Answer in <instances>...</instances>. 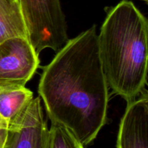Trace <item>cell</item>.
<instances>
[{"label":"cell","instance_id":"8992f818","mask_svg":"<svg viewBox=\"0 0 148 148\" xmlns=\"http://www.w3.org/2000/svg\"><path fill=\"white\" fill-rule=\"evenodd\" d=\"M138 99L127 103L119 124L116 148H148V96L146 90Z\"/></svg>","mask_w":148,"mask_h":148},{"label":"cell","instance_id":"6da1fadb","mask_svg":"<svg viewBox=\"0 0 148 148\" xmlns=\"http://www.w3.org/2000/svg\"><path fill=\"white\" fill-rule=\"evenodd\" d=\"M108 88L94 25L68 40L43 67L38 92L51 121L67 128L85 147L107 122Z\"/></svg>","mask_w":148,"mask_h":148},{"label":"cell","instance_id":"ba28073f","mask_svg":"<svg viewBox=\"0 0 148 148\" xmlns=\"http://www.w3.org/2000/svg\"><path fill=\"white\" fill-rule=\"evenodd\" d=\"M33 99V92L25 86H0V115L10 122L18 116Z\"/></svg>","mask_w":148,"mask_h":148},{"label":"cell","instance_id":"7a4b0ae2","mask_svg":"<svg viewBox=\"0 0 148 148\" xmlns=\"http://www.w3.org/2000/svg\"><path fill=\"white\" fill-rule=\"evenodd\" d=\"M98 49L108 88L127 103L147 84V20L132 1L112 7L98 34Z\"/></svg>","mask_w":148,"mask_h":148},{"label":"cell","instance_id":"5b68a950","mask_svg":"<svg viewBox=\"0 0 148 148\" xmlns=\"http://www.w3.org/2000/svg\"><path fill=\"white\" fill-rule=\"evenodd\" d=\"M49 130L40 98H33L18 116L9 122L3 148H47Z\"/></svg>","mask_w":148,"mask_h":148},{"label":"cell","instance_id":"30bf717a","mask_svg":"<svg viewBox=\"0 0 148 148\" xmlns=\"http://www.w3.org/2000/svg\"><path fill=\"white\" fill-rule=\"evenodd\" d=\"M9 123L0 115V148L4 147L8 132Z\"/></svg>","mask_w":148,"mask_h":148},{"label":"cell","instance_id":"277c9868","mask_svg":"<svg viewBox=\"0 0 148 148\" xmlns=\"http://www.w3.org/2000/svg\"><path fill=\"white\" fill-rule=\"evenodd\" d=\"M38 55L27 38H12L1 42L0 86H25L38 68Z\"/></svg>","mask_w":148,"mask_h":148},{"label":"cell","instance_id":"9c48e42d","mask_svg":"<svg viewBox=\"0 0 148 148\" xmlns=\"http://www.w3.org/2000/svg\"><path fill=\"white\" fill-rule=\"evenodd\" d=\"M47 148H85L73 133L62 124L51 121Z\"/></svg>","mask_w":148,"mask_h":148},{"label":"cell","instance_id":"3957f363","mask_svg":"<svg viewBox=\"0 0 148 148\" xmlns=\"http://www.w3.org/2000/svg\"><path fill=\"white\" fill-rule=\"evenodd\" d=\"M30 43L38 53L57 52L69 40L60 0H18Z\"/></svg>","mask_w":148,"mask_h":148},{"label":"cell","instance_id":"8fae6325","mask_svg":"<svg viewBox=\"0 0 148 148\" xmlns=\"http://www.w3.org/2000/svg\"><path fill=\"white\" fill-rule=\"evenodd\" d=\"M143 1H146V2H147V0H143Z\"/></svg>","mask_w":148,"mask_h":148},{"label":"cell","instance_id":"52a82bcc","mask_svg":"<svg viewBox=\"0 0 148 148\" xmlns=\"http://www.w3.org/2000/svg\"><path fill=\"white\" fill-rule=\"evenodd\" d=\"M15 37L28 38L18 0H0V43Z\"/></svg>","mask_w":148,"mask_h":148}]
</instances>
